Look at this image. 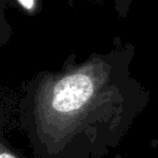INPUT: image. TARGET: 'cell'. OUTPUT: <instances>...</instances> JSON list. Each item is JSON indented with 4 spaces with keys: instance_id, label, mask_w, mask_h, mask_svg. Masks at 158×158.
<instances>
[{
    "instance_id": "4",
    "label": "cell",
    "mask_w": 158,
    "mask_h": 158,
    "mask_svg": "<svg viewBox=\"0 0 158 158\" xmlns=\"http://www.w3.org/2000/svg\"><path fill=\"white\" fill-rule=\"evenodd\" d=\"M132 1L133 0H113L114 9L117 12L119 20H123V19L128 18L130 9H131Z\"/></svg>"
},
{
    "instance_id": "1",
    "label": "cell",
    "mask_w": 158,
    "mask_h": 158,
    "mask_svg": "<svg viewBox=\"0 0 158 158\" xmlns=\"http://www.w3.org/2000/svg\"><path fill=\"white\" fill-rule=\"evenodd\" d=\"M133 44L116 37L85 61L70 53L59 70L24 82L18 123L34 158H105L117 149L151 100L132 74Z\"/></svg>"
},
{
    "instance_id": "5",
    "label": "cell",
    "mask_w": 158,
    "mask_h": 158,
    "mask_svg": "<svg viewBox=\"0 0 158 158\" xmlns=\"http://www.w3.org/2000/svg\"><path fill=\"white\" fill-rule=\"evenodd\" d=\"M87 2H91V3H97V5H102L106 1V0H84Z\"/></svg>"
},
{
    "instance_id": "6",
    "label": "cell",
    "mask_w": 158,
    "mask_h": 158,
    "mask_svg": "<svg viewBox=\"0 0 158 158\" xmlns=\"http://www.w3.org/2000/svg\"><path fill=\"white\" fill-rule=\"evenodd\" d=\"M65 1L68 3V5L70 6V7H72V8H74V0H65Z\"/></svg>"
},
{
    "instance_id": "3",
    "label": "cell",
    "mask_w": 158,
    "mask_h": 158,
    "mask_svg": "<svg viewBox=\"0 0 158 158\" xmlns=\"http://www.w3.org/2000/svg\"><path fill=\"white\" fill-rule=\"evenodd\" d=\"M0 158H25L5 138L3 132L0 136Z\"/></svg>"
},
{
    "instance_id": "2",
    "label": "cell",
    "mask_w": 158,
    "mask_h": 158,
    "mask_svg": "<svg viewBox=\"0 0 158 158\" xmlns=\"http://www.w3.org/2000/svg\"><path fill=\"white\" fill-rule=\"evenodd\" d=\"M7 8H14L24 15L34 18L42 12L44 0H0V47L7 44L12 33L5 15Z\"/></svg>"
}]
</instances>
